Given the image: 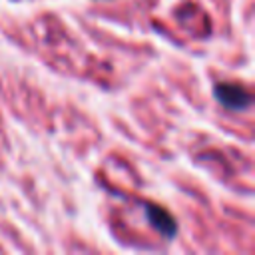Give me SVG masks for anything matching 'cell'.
Instances as JSON below:
<instances>
[{
  "label": "cell",
  "mask_w": 255,
  "mask_h": 255,
  "mask_svg": "<svg viewBox=\"0 0 255 255\" xmlns=\"http://www.w3.org/2000/svg\"><path fill=\"white\" fill-rule=\"evenodd\" d=\"M143 211H145V217H147V221L151 223V227H155L165 239L175 237V233H177V223H175V219L169 215V211H165L163 207L151 205V203H147Z\"/></svg>",
  "instance_id": "cell-2"
},
{
  "label": "cell",
  "mask_w": 255,
  "mask_h": 255,
  "mask_svg": "<svg viewBox=\"0 0 255 255\" xmlns=\"http://www.w3.org/2000/svg\"><path fill=\"white\" fill-rule=\"evenodd\" d=\"M213 96L215 100L231 110V112H245L249 106H251V96L249 92L239 86V84H229V82H221V84H215L213 88Z\"/></svg>",
  "instance_id": "cell-1"
}]
</instances>
